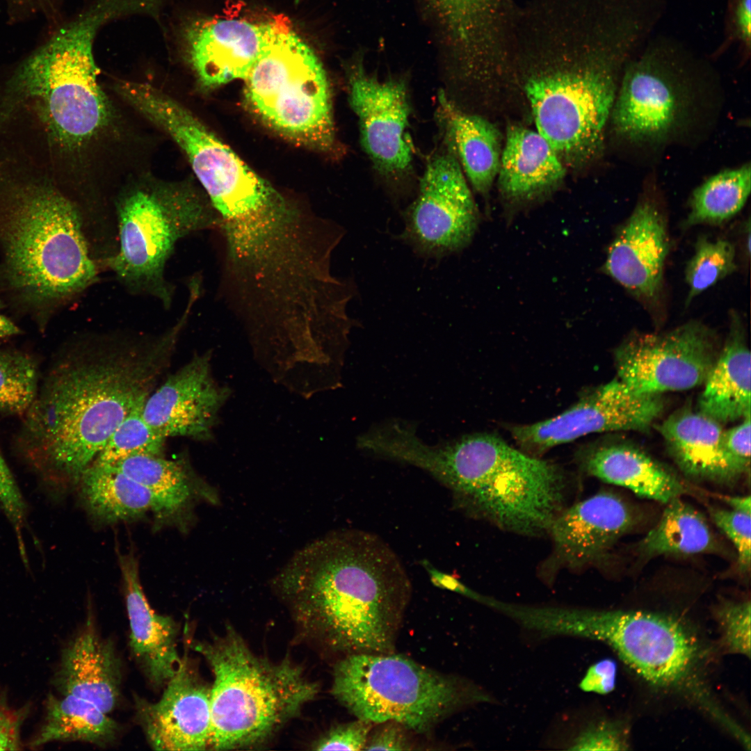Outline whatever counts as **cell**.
I'll list each match as a JSON object with an SVG mask.
<instances>
[{
    "label": "cell",
    "instance_id": "1",
    "mask_svg": "<svg viewBox=\"0 0 751 751\" xmlns=\"http://www.w3.org/2000/svg\"><path fill=\"white\" fill-rule=\"evenodd\" d=\"M218 217L223 289L250 341L300 348L343 318L353 291L332 272L344 235L337 225L304 214L282 194Z\"/></svg>",
    "mask_w": 751,
    "mask_h": 751
},
{
    "label": "cell",
    "instance_id": "2",
    "mask_svg": "<svg viewBox=\"0 0 751 751\" xmlns=\"http://www.w3.org/2000/svg\"><path fill=\"white\" fill-rule=\"evenodd\" d=\"M182 312L159 334H81L49 371L19 437L44 480L76 484L120 422L156 387L189 319Z\"/></svg>",
    "mask_w": 751,
    "mask_h": 751
},
{
    "label": "cell",
    "instance_id": "3",
    "mask_svg": "<svg viewBox=\"0 0 751 751\" xmlns=\"http://www.w3.org/2000/svg\"><path fill=\"white\" fill-rule=\"evenodd\" d=\"M273 584L327 647L345 656L394 652L412 585L398 556L377 535L328 534L298 551Z\"/></svg>",
    "mask_w": 751,
    "mask_h": 751
},
{
    "label": "cell",
    "instance_id": "4",
    "mask_svg": "<svg viewBox=\"0 0 751 751\" xmlns=\"http://www.w3.org/2000/svg\"><path fill=\"white\" fill-rule=\"evenodd\" d=\"M388 452L392 460L421 468L444 484L463 512L505 531L547 534L565 508L567 483L562 469L492 434L428 444L414 424H404L391 434Z\"/></svg>",
    "mask_w": 751,
    "mask_h": 751
},
{
    "label": "cell",
    "instance_id": "5",
    "mask_svg": "<svg viewBox=\"0 0 751 751\" xmlns=\"http://www.w3.org/2000/svg\"><path fill=\"white\" fill-rule=\"evenodd\" d=\"M6 282L23 304L53 311L95 284V259L76 202L49 181L0 186Z\"/></svg>",
    "mask_w": 751,
    "mask_h": 751
},
{
    "label": "cell",
    "instance_id": "6",
    "mask_svg": "<svg viewBox=\"0 0 751 751\" xmlns=\"http://www.w3.org/2000/svg\"><path fill=\"white\" fill-rule=\"evenodd\" d=\"M97 31L76 18L26 58L0 97V123L29 107L56 153L79 152L94 140L111 117L92 51Z\"/></svg>",
    "mask_w": 751,
    "mask_h": 751
},
{
    "label": "cell",
    "instance_id": "7",
    "mask_svg": "<svg viewBox=\"0 0 751 751\" xmlns=\"http://www.w3.org/2000/svg\"><path fill=\"white\" fill-rule=\"evenodd\" d=\"M191 645L205 659L213 676L209 749L264 743L318 693V685L300 665L288 658L274 661L255 654L232 627Z\"/></svg>",
    "mask_w": 751,
    "mask_h": 751
},
{
    "label": "cell",
    "instance_id": "8",
    "mask_svg": "<svg viewBox=\"0 0 751 751\" xmlns=\"http://www.w3.org/2000/svg\"><path fill=\"white\" fill-rule=\"evenodd\" d=\"M203 195L188 183L147 180L117 195L113 204L116 248L106 267L128 293L171 307L175 288L165 268L177 244L218 227V215Z\"/></svg>",
    "mask_w": 751,
    "mask_h": 751
},
{
    "label": "cell",
    "instance_id": "9",
    "mask_svg": "<svg viewBox=\"0 0 751 751\" xmlns=\"http://www.w3.org/2000/svg\"><path fill=\"white\" fill-rule=\"evenodd\" d=\"M331 692L357 718L428 732L452 714L495 697L472 680L396 654H353L335 665Z\"/></svg>",
    "mask_w": 751,
    "mask_h": 751
},
{
    "label": "cell",
    "instance_id": "10",
    "mask_svg": "<svg viewBox=\"0 0 751 751\" xmlns=\"http://www.w3.org/2000/svg\"><path fill=\"white\" fill-rule=\"evenodd\" d=\"M544 629L549 638L572 637L610 646L633 672L662 688L690 692L712 711L698 677L702 650L678 619L642 611L550 606Z\"/></svg>",
    "mask_w": 751,
    "mask_h": 751
},
{
    "label": "cell",
    "instance_id": "11",
    "mask_svg": "<svg viewBox=\"0 0 751 751\" xmlns=\"http://www.w3.org/2000/svg\"><path fill=\"white\" fill-rule=\"evenodd\" d=\"M243 80L248 105L268 127L296 143L333 150L336 138L325 72L283 17L270 21L266 41Z\"/></svg>",
    "mask_w": 751,
    "mask_h": 751
},
{
    "label": "cell",
    "instance_id": "12",
    "mask_svg": "<svg viewBox=\"0 0 751 751\" xmlns=\"http://www.w3.org/2000/svg\"><path fill=\"white\" fill-rule=\"evenodd\" d=\"M613 61L590 54L588 62L547 70L526 82L537 131L559 157L588 158L601 147L619 87Z\"/></svg>",
    "mask_w": 751,
    "mask_h": 751
},
{
    "label": "cell",
    "instance_id": "13",
    "mask_svg": "<svg viewBox=\"0 0 751 751\" xmlns=\"http://www.w3.org/2000/svg\"><path fill=\"white\" fill-rule=\"evenodd\" d=\"M718 354L714 334L693 321L664 332L631 334L614 359L622 382L639 393L661 395L703 384Z\"/></svg>",
    "mask_w": 751,
    "mask_h": 751
},
{
    "label": "cell",
    "instance_id": "14",
    "mask_svg": "<svg viewBox=\"0 0 751 751\" xmlns=\"http://www.w3.org/2000/svg\"><path fill=\"white\" fill-rule=\"evenodd\" d=\"M433 156L405 215L401 239L419 255L440 258L467 247L478 213L465 174L451 147Z\"/></svg>",
    "mask_w": 751,
    "mask_h": 751
},
{
    "label": "cell",
    "instance_id": "15",
    "mask_svg": "<svg viewBox=\"0 0 751 751\" xmlns=\"http://www.w3.org/2000/svg\"><path fill=\"white\" fill-rule=\"evenodd\" d=\"M663 408L661 395L639 393L616 378L586 392L557 416L514 426L510 431L523 451L538 457L554 446L595 433L645 432Z\"/></svg>",
    "mask_w": 751,
    "mask_h": 751
},
{
    "label": "cell",
    "instance_id": "16",
    "mask_svg": "<svg viewBox=\"0 0 751 751\" xmlns=\"http://www.w3.org/2000/svg\"><path fill=\"white\" fill-rule=\"evenodd\" d=\"M348 97L363 150L376 170L398 180L411 170L407 89L400 79H380L356 64L348 76Z\"/></svg>",
    "mask_w": 751,
    "mask_h": 751
},
{
    "label": "cell",
    "instance_id": "17",
    "mask_svg": "<svg viewBox=\"0 0 751 751\" xmlns=\"http://www.w3.org/2000/svg\"><path fill=\"white\" fill-rule=\"evenodd\" d=\"M211 351L195 354L146 398L143 416L165 439L214 440L220 412L232 391L218 383L211 371Z\"/></svg>",
    "mask_w": 751,
    "mask_h": 751
},
{
    "label": "cell",
    "instance_id": "18",
    "mask_svg": "<svg viewBox=\"0 0 751 751\" xmlns=\"http://www.w3.org/2000/svg\"><path fill=\"white\" fill-rule=\"evenodd\" d=\"M683 89L675 74L651 58L632 63L619 85L611 117L616 134L639 144L667 139L686 108Z\"/></svg>",
    "mask_w": 751,
    "mask_h": 751
},
{
    "label": "cell",
    "instance_id": "19",
    "mask_svg": "<svg viewBox=\"0 0 751 751\" xmlns=\"http://www.w3.org/2000/svg\"><path fill=\"white\" fill-rule=\"evenodd\" d=\"M166 684L156 702L135 698L136 718L149 744L156 750L209 748L211 686L186 655Z\"/></svg>",
    "mask_w": 751,
    "mask_h": 751
},
{
    "label": "cell",
    "instance_id": "20",
    "mask_svg": "<svg viewBox=\"0 0 751 751\" xmlns=\"http://www.w3.org/2000/svg\"><path fill=\"white\" fill-rule=\"evenodd\" d=\"M670 243L666 220L656 202L640 200L610 244L602 270L641 302L661 296Z\"/></svg>",
    "mask_w": 751,
    "mask_h": 751
},
{
    "label": "cell",
    "instance_id": "21",
    "mask_svg": "<svg viewBox=\"0 0 751 751\" xmlns=\"http://www.w3.org/2000/svg\"><path fill=\"white\" fill-rule=\"evenodd\" d=\"M633 517L627 503L609 492L565 507L548 530L553 549L544 566L579 570L597 562L632 527Z\"/></svg>",
    "mask_w": 751,
    "mask_h": 751
},
{
    "label": "cell",
    "instance_id": "22",
    "mask_svg": "<svg viewBox=\"0 0 751 751\" xmlns=\"http://www.w3.org/2000/svg\"><path fill=\"white\" fill-rule=\"evenodd\" d=\"M270 21L253 23L239 19H201L184 30L186 54L200 83L216 88L244 79L267 37Z\"/></svg>",
    "mask_w": 751,
    "mask_h": 751
},
{
    "label": "cell",
    "instance_id": "23",
    "mask_svg": "<svg viewBox=\"0 0 751 751\" xmlns=\"http://www.w3.org/2000/svg\"><path fill=\"white\" fill-rule=\"evenodd\" d=\"M121 662L112 640L103 638L90 618L63 649L54 677L58 694L95 704L106 713L118 706Z\"/></svg>",
    "mask_w": 751,
    "mask_h": 751
},
{
    "label": "cell",
    "instance_id": "24",
    "mask_svg": "<svg viewBox=\"0 0 751 751\" xmlns=\"http://www.w3.org/2000/svg\"><path fill=\"white\" fill-rule=\"evenodd\" d=\"M119 565L130 627L129 647L150 684L159 688L172 677L181 661L177 649V624L149 604L140 584L136 559L121 555Z\"/></svg>",
    "mask_w": 751,
    "mask_h": 751
},
{
    "label": "cell",
    "instance_id": "25",
    "mask_svg": "<svg viewBox=\"0 0 751 751\" xmlns=\"http://www.w3.org/2000/svg\"><path fill=\"white\" fill-rule=\"evenodd\" d=\"M659 430L673 459L690 477L731 483L745 474L724 449L721 423L700 411L679 410Z\"/></svg>",
    "mask_w": 751,
    "mask_h": 751
},
{
    "label": "cell",
    "instance_id": "26",
    "mask_svg": "<svg viewBox=\"0 0 751 751\" xmlns=\"http://www.w3.org/2000/svg\"><path fill=\"white\" fill-rule=\"evenodd\" d=\"M588 474L662 503L686 492L682 483L639 448L626 443L591 446L577 456Z\"/></svg>",
    "mask_w": 751,
    "mask_h": 751
},
{
    "label": "cell",
    "instance_id": "27",
    "mask_svg": "<svg viewBox=\"0 0 751 751\" xmlns=\"http://www.w3.org/2000/svg\"><path fill=\"white\" fill-rule=\"evenodd\" d=\"M729 334L704 382L698 411L727 423L750 414L751 355L739 315L732 312Z\"/></svg>",
    "mask_w": 751,
    "mask_h": 751
},
{
    "label": "cell",
    "instance_id": "28",
    "mask_svg": "<svg viewBox=\"0 0 751 751\" xmlns=\"http://www.w3.org/2000/svg\"><path fill=\"white\" fill-rule=\"evenodd\" d=\"M565 174L560 158L537 131L517 125L508 128L497 175L506 198L531 199L558 184Z\"/></svg>",
    "mask_w": 751,
    "mask_h": 751
},
{
    "label": "cell",
    "instance_id": "29",
    "mask_svg": "<svg viewBox=\"0 0 751 751\" xmlns=\"http://www.w3.org/2000/svg\"><path fill=\"white\" fill-rule=\"evenodd\" d=\"M437 100V118L446 144L474 188L486 194L500 165L502 150L498 129L485 118L461 111L443 91Z\"/></svg>",
    "mask_w": 751,
    "mask_h": 751
},
{
    "label": "cell",
    "instance_id": "30",
    "mask_svg": "<svg viewBox=\"0 0 751 751\" xmlns=\"http://www.w3.org/2000/svg\"><path fill=\"white\" fill-rule=\"evenodd\" d=\"M113 466L150 492L157 504L158 517L161 519L185 512L196 501H204L213 505L220 501L216 490L198 476L185 460L138 454Z\"/></svg>",
    "mask_w": 751,
    "mask_h": 751
},
{
    "label": "cell",
    "instance_id": "31",
    "mask_svg": "<svg viewBox=\"0 0 751 751\" xmlns=\"http://www.w3.org/2000/svg\"><path fill=\"white\" fill-rule=\"evenodd\" d=\"M466 63L502 45L508 0H428Z\"/></svg>",
    "mask_w": 751,
    "mask_h": 751
},
{
    "label": "cell",
    "instance_id": "32",
    "mask_svg": "<svg viewBox=\"0 0 751 751\" xmlns=\"http://www.w3.org/2000/svg\"><path fill=\"white\" fill-rule=\"evenodd\" d=\"M77 484L89 514L101 522L134 519L159 508L150 492L113 465H91Z\"/></svg>",
    "mask_w": 751,
    "mask_h": 751
},
{
    "label": "cell",
    "instance_id": "33",
    "mask_svg": "<svg viewBox=\"0 0 751 751\" xmlns=\"http://www.w3.org/2000/svg\"><path fill=\"white\" fill-rule=\"evenodd\" d=\"M42 721L27 745L37 749L58 741H81L99 746L112 743L118 724L108 713L86 700L50 693L45 701Z\"/></svg>",
    "mask_w": 751,
    "mask_h": 751
},
{
    "label": "cell",
    "instance_id": "34",
    "mask_svg": "<svg viewBox=\"0 0 751 751\" xmlns=\"http://www.w3.org/2000/svg\"><path fill=\"white\" fill-rule=\"evenodd\" d=\"M666 504L658 523L640 542L638 551L644 556L693 555L716 549V539L702 514L680 497Z\"/></svg>",
    "mask_w": 751,
    "mask_h": 751
},
{
    "label": "cell",
    "instance_id": "35",
    "mask_svg": "<svg viewBox=\"0 0 751 751\" xmlns=\"http://www.w3.org/2000/svg\"><path fill=\"white\" fill-rule=\"evenodd\" d=\"M751 191L750 164L720 172L693 191L686 227L720 225L744 207Z\"/></svg>",
    "mask_w": 751,
    "mask_h": 751
},
{
    "label": "cell",
    "instance_id": "36",
    "mask_svg": "<svg viewBox=\"0 0 751 751\" xmlns=\"http://www.w3.org/2000/svg\"><path fill=\"white\" fill-rule=\"evenodd\" d=\"M145 401L113 430L92 465H113L138 454L162 455L166 439L143 418L142 411Z\"/></svg>",
    "mask_w": 751,
    "mask_h": 751
},
{
    "label": "cell",
    "instance_id": "37",
    "mask_svg": "<svg viewBox=\"0 0 751 751\" xmlns=\"http://www.w3.org/2000/svg\"><path fill=\"white\" fill-rule=\"evenodd\" d=\"M736 268L734 244L723 239L700 237L685 269L688 286L686 307L697 296L733 273Z\"/></svg>",
    "mask_w": 751,
    "mask_h": 751
},
{
    "label": "cell",
    "instance_id": "38",
    "mask_svg": "<svg viewBox=\"0 0 751 751\" xmlns=\"http://www.w3.org/2000/svg\"><path fill=\"white\" fill-rule=\"evenodd\" d=\"M38 389L34 360L20 351L0 348V412L24 415Z\"/></svg>",
    "mask_w": 751,
    "mask_h": 751
},
{
    "label": "cell",
    "instance_id": "39",
    "mask_svg": "<svg viewBox=\"0 0 751 751\" xmlns=\"http://www.w3.org/2000/svg\"><path fill=\"white\" fill-rule=\"evenodd\" d=\"M570 729L560 743L570 750H624L629 747L627 734L617 722L601 720L578 725Z\"/></svg>",
    "mask_w": 751,
    "mask_h": 751
},
{
    "label": "cell",
    "instance_id": "40",
    "mask_svg": "<svg viewBox=\"0 0 751 751\" xmlns=\"http://www.w3.org/2000/svg\"><path fill=\"white\" fill-rule=\"evenodd\" d=\"M750 601L727 602L717 612L722 643L729 653L750 656Z\"/></svg>",
    "mask_w": 751,
    "mask_h": 751
},
{
    "label": "cell",
    "instance_id": "41",
    "mask_svg": "<svg viewBox=\"0 0 751 751\" xmlns=\"http://www.w3.org/2000/svg\"><path fill=\"white\" fill-rule=\"evenodd\" d=\"M709 511L715 524L735 547L739 570L743 573L749 572L751 513L717 508H711Z\"/></svg>",
    "mask_w": 751,
    "mask_h": 751
},
{
    "label": "cell",
    "instance_id": "42",
    "mask_svg": "<svg viewBox=\"0 0 751 751\" xmlns=\"http://www.w3.org/2000/svg\"><path fill=\"white\" fill-rule=\"evenodd\" d=\"M375 725L360 718L330 728L313 745L315 750H364Z\"/></svg>",
    "mask_w": 751,
    "mask_h": 751
},
{
    "label": "cell",
    "instance_id": "43",
    "mask_svg": "<svg viewBox=\"0 0 751 751\" xmlns=\"http://www.w3.org/2000/svg\"><path fill=\"white\" fill-rule=\"evenodd\" d=\"M0 506L17 534L19 549L24 555L22 540L26 506L20 490L0 450Z\"/></svg>",
    "mask_w": 751,
    "mask_h": 751
},
{
    "label": "cell",
    "instance_id": "44",
    "mask_svg": "<svg viewBox=\"0 0 751 751\" xmlns=\"http://www.w3.org/2000/svg\"><path fill=\"white\" fill-rule=\"evenodd\" d=\"M29 712V704L14 706L7 695L0 692V750L23 749L25 745L22 740V729Z\"/></svg>",
    "mask_w": 751,
    "mask_h": 751
},
{
    "label": "cell",
    "instance_id": "45",
    "mask_svg": "<svg viewBox=\"0 0 751 751\" xmlns=\"http://www.w3.org/2000/svg\"><path fill=\"white\" fill-rule=\"evenodd\" d=\"M372 729L364 750H411L414 744L403 725L392 721L378 724Z\"/></svg>",
    "mask_w": 751,
    "mask_h": 751
},
{
    "label": "cell",
    "instance_id": "46",
    "mask_svg": "<svg viewBox=\"0 0 751 751\" xmlns=\"http://www.w3.org/2000/svg\"><path fill=\"white\" fill-rule=\"evenodd\" d=\"M750 414L741 419V423L723 430L722 444L731 459L745 473L750 474Z\"/></svg>",
    "mask_w": 751,
    "mask_h": 751
},
{
    "label": "cell",
    "instance_id": "47",
    "mask_svg": "<svg viewBox=\"0 0 751 751\" xmlns=\"http://www.w3.org/2000/svg\"><path fill=\"white\" fill-rule=\"evenodd\" d=\"M617 663L611 658H604L592 663L579 683V688L586 693L606 695L615 688Z\"/></svg>",
    "mask_w": 751,
    "mask_h": 751
},
{
    "label": "cell",
    "instance_id": "48",
    "mask_svg": "<svg viewBox=\"0 0 751 751\" xmlns=\"http://www.w3.org/2000/svg\"><path fill=\"white\" fill-rule=\"evenodd\" d=\"M421 565L435 586L455 592L479 604L487 606L491 597L477 592L462 583L455 576L437 570L426 560H423Z\"/></svg>",
    "mask_w": 751,
    "mask_h": 751
},
{
    "label": "cell",
    "instance_id": "49",
    "mask_svg": "<svg viewBox=\"0 0 751 751\" xmlns=\"http://www.w3.org/2000/svg\"><path fill=\"white\" fill-rule=\"evenodd\" d=\"M751 0H739L735 11V24L737 33L744 43L750 47L751 33Z\"/></svg>",
    "mask_w": 751,
    "mask_h": 751
},
{
    "label": "cell",
    "instance_id": "50",
    "mask_svg": "<svg viewBox=\"0 0 751 751\" xmlns=\"http://www.w3.org/2000/svg\"><path fill=\"white\" fill-rule=\"evenodd\" d=\"M722 499L731 509L751 513V500L750 496H724Z\"/></svg>",
    "mask_w": 751,
    "mask_h": 751
},
{
    "label": "cell",
    "instance_id": "51",
    "mask_svg": "<svg viewBox=\"0 0 751 751\" xmlns=\"http://www.w3.org/2000/svg\"><path fill=\"white\" fill-rule=\"evenodd\" d=\"M10 5L26 9L39 10L45 9L50 0H6Z\"/></svg>",
    "mask_w": 751,
    "mask_h": 751
},
{
    "label": "cell",
    "instance_id": "52",
    "mask_svg": "<svg viewBox=\"0 0 751 751\" xmlns=\"http://www.w3.org/2000/svg\"><path fill=\"white\" fill-rule=\"evenodd\" d=\"M19 332L20 330L17 325L0 314V338L16 335Z\"/></svg>",
    "mask_w": 751,
    "mask_h": 751
}]
</instances>
